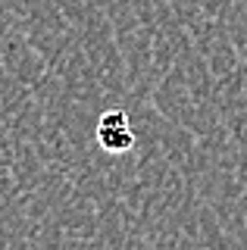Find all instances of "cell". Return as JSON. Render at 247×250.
Returning a JSON list of instances; mask_svg holds the SVG:
<instances>
[{"label": "cell", "mask_w": 247, "mask_h": 250, "mask_svg": "<svg viewBox=\"0 0 247 250\" xmlns=\"http://www.w3.org/2000/svg\"><path fill=\"white\" fill-rule=\"evenodd\" d=\"M97 141L106 153H128L135 147V131L122 109H106L97 119Z\"/></svg>", "instance_id": "cell-1"}]
</instances>
